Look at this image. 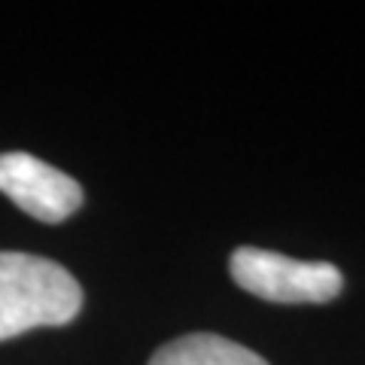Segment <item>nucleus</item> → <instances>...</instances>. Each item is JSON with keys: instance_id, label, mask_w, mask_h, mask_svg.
I'll return each mask as SVG.
<instances>
[{"instance_id": "obj_1", "label": "nucleus", "mask_w": 365, "mask_h": 365, "mask_svg": "<svg viewBox=\"0 0 365 365\" xmlns=\"http://www.w3.org/2000/svg\"><path fill=\"white\" fill-rule=\"evenodd\" d=\"M83 307V289L64 265L31 253H0V341L37 326H64Z\"/></svg>"}, {"instance_id": "obj_2", "label": "nucleus", "mask_w": 365, "mask_h": 365, "mask_svg": "<svg viewBox=\"0 0 365 365\" xmlns=\"http://www.w3.org/2000/svg\"><path fill=\"white\" fill-rule=\"evenodd\" d=\"M228 268L241 289L277 304H323L344 287L341 271L329 262H299L259 247H237Z\"/></svg>"}, {"instance_id": "obj_3", "label": "nucleus", "mask_w": 365, "mask_h": 365, "mask_svg": "<svg viewBox=\"0 0 365 365\" xmlns=\"http://www.w3.org/2000/svg\"><path fill=\"white\" fill-rule=\"evenodd\" d=\"M0 192L40 222H64L83 204L79 182L31 153H0Z\"/></svg>"}, {"instance_id": "obj_4", "label": "nucleus", "mask_w": 365, "mask_h": 365, "mask_svg": "<svg viewBox=\"0 0 365 365\" xmlns=\"http://www.w3.org/2000/svg\"><path fill=\"white\" fill-rule=\"evenodd\" d=\"M150 365H268V362L232 338L195 332L158 347Z\"/></svg>"}]
</instances>
